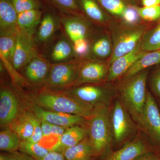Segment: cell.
<instances>
[{
	"instance_id": "1",
	"label": "cell",
	"mask_w": 160,
	"mask_h": 160,
	"mask_svg": "<svg viewBox=\"0 0 160 160\" xmlns=\"http://www.w3.org/2000/svg\"><path fill=\"white\" fill-rule=\"evenodd\" d=\"M33 105L46 110L76 115L89 119L93 114L94 106L83 102L61 90L42 88L29 94Z\"/></svg>"
},
{
	"instance_id": "2",
	"label": "cell",
	"mask_w": 160,
	"mask_h": 160,
	"mask_svg": "<svg viewBox=\"0 0 160 160\" xmlns=\"http://www.w3.org/2000/svg\"><path fill=\"white\" fill-rule=\"evenodd\" d=\"M148 73L146 69L129 78L122 80L117 91L120 101L140 129L142 126L147 97Z\"/></svg>"
},
{
	"instance_id": "3",
	"label": "cell",
	"mask_w": 160,
	"mask_h": 160,
	"mask_svg": "<svg viewBox=\"0 0 160 160\" xmlns=\"http://www.w3.org/2000/svg\"><path fill=\"white\" fill-rule=\"evenodd\" d=\"M86 127L97 155L105 152L113 138L109 106L103 103L95 105L93 114L87 120Z\"/></svg>"
},
{
	"instance_id": "4",
	"label": "cell",
	"mask_w": 160,
	"mask_h": 160,
	"mask_svg": "<svg viewBox=\"0 0 160 160\" xmlns=\"http://www.w3.org/2000/svg\"><path fill=\"white\" fill-rule=\"evenodd\" d=\"M83 59L51 64L48 77L42 88L62 90L71 87L78 76Z\"/></svg>"
},
{
	"instance_id": "5",
	"label": "cell",
	"mask_w": 160,
	"mask_h": 160,
	"mask_svg": "<svg viewBox=\"0 0 160 160\" xmlns=\"http://www.w3.org/2000/svg\"><path fill=\"white\" fill-rule=\"evenodd\" d=\"M61 90L94 106L98 103H103L109 107L117 95V91L112 87L102 83L86 84Z\"/></svg>"
},
{
	"instance_id": "6",
	"label": "cell",
	"mask_w": 160,
	"mask_h": 160,
	"mask_svg": "<svg viewBox=\"0 0 160 160\" xmlns=\"http://www.w3.org/2000/svg\"><path fill=\"white\" fill-rule=\"evenodd\" d=\"M146 32L143 26H130L124 27L116 32L113 36L112 52L108 63L132 51L142 41Z\"/></svg>"
},
{
	"instance_id": "7",
	"label": "cell",
	"mask_w": 160,
	"mask_h": 160,
	"mask_svg": "<svg viewBox=\"0 0 160 160\" xmlns=\"http://www.w3.org/2000/svg\"><path fill=\"white\" fill-rule=\"evenodd\" d=\"M112 136L116 142L121 143L134 133V121L120 100L116 101L110 111Z\"/></svg>"
},
{
	"instance_id": "8",
	"label": "cell",
	"mask_w": 160,
	"mask_h": 160,
	"mask_svg": "<svg viewBox=\"0 0 160 160\" xmlns=\"http://www.w3.org/2000/svg\"><path fill=\"white\" fill-rule=\"evenodd\" d=\"M109 68L108 62L84 59L78 76L72 87L86 84H102L107 79Z\"/></svg>"
},
{
	"instance_id": "9",
	"label": "cell",
	"mask_w": 160,
	"mask_h": 160,
	"mask_svg": "<svg viewBox=\"0 0 160 160\" xmlns=\"http://www.w3.org/2000/svg\"><path fill=\"white\" fill-rule=\"evenodd\" d=\"M33 38L18 29L12 64L17 71L22 70L38 53Z\"/></svg>"
},
{
	"instance_id": "10",
	"label": "cell",
	"mask_w": 160,
	"mask_h": 160,
	"mask_svg": "<svg viewBox=\"0 0 160 160\" xmlns=\"http://www.w3.org/2000/svg\"><path fill=\"white\" fill-rule=\"evenodd\" d=\"M141 129L160 146V112L154 98L148 92Z\"/></svg>"
},
{
	"instance_id": "11",
	"label": "cell",
	"mask_w": 160,
	"mask_h": 160,
	"mask_svg": "<svg viewBox=\"0 0 160 160\" xmlns=\"http://www.w3.org/2000/svg\"><path fill=\"white\" fill-rule=\"evenodd\" d=\"M31 110L32 112L40 120L46 121L52 125L66 129L76 125L86 126L87 120L76 115L46 110L33 104L31 106Z\"/></svg>"
},
{
	"instance_id": "12",
	"label": "cell",
	"mask_w": 160,
	"mask_h": 160,
	"mask_svg": "<svg viewBox=\"0 0 160 160\" xmlns=\"http://www.w3.org/2000/svg\"><path fill=\"white\" fill-rule=\"evenodd\" d=\"M51 64L38 53L22 69L24 78L29 84L42 87L49 76Z\"/></svg>"
},
{
	"instance_id": "13",
	"label": "cell",
	"mask_w": 160,
	"mask_h": 160,
	"mask_svg": "<svg viewBox=\"0 0 160 160\" xmlns=\"http://www.w3.org/2000/svg\"><path fill=\"white\" fill-rule=\"evenodd\" d=\"M66 37L72 44L80 40L88 39L91 35V27L83 17L67 15L60 20Z\"/></svg>"
},
{
	"instance_id": "14",
	"label": "cell",
	"mask_w": 160,
	"mask_h": 160,
	"mask_svg": "<svg viewBox=\"0 0 160 160\" xmlns=\"http://www.w3.org/2000/svg\"><path fill=\"white\" fill-rule=\"evenodd\" d=\"M141 41L132 51L118 58L109 65L107 82H114L122 77L132 65L147 52L142 50Z\"/></svg>"
},
{
	"instance_id": "15",
	"label": "cell",
	"mask_w": 160,
	"mask_h": 160,
	"mask_svg": "<svg viewBox=\"0 0 160 160\" xmlns=\"http://www.w3.org/2000/svg\"><path fill=\"white\" fill-rule=\"evenodd\" d=\"M19 114L18 102L10 88L1 86L0 91V125L1 128L9 126Z\"/></svg>"
},
{
	"instance_id": "16",
	"label": "cell",
	"mask_w": 160,
	"mask_h": 160,
	"mask_svg": "<svg viewBox=\"0 0 160 160\" xmlns=\"http://www.w3.org/2000/svg\"><path fill=\"white\" fill-rule=\"evenodd\" d=\"M46 58L51 64L66 62L78 58L72 44L66 36L60 38L52 44Z\"/></svg>"
},
{
	"instance_id": "17",
	"label": "cell",
	"mask_w": 160,
	"mask_h": 160,
	"mask_svg": "<svg viewBox=\"0 0 160 160\" xmlns=\"http://www.w3.org/2000/svg\"><path fill=\"white\" fill-rule=\"evenodd\" d=\"M58 21L51 14L45 15L42 18L33 38L37 48L48 46L61 26Z\"/></svg>"
},
{
	"instance_id": "18",
	"label": "cell",
	"mask_w": 160,
	"mask_h": 160,
	"mask_svg": "<svg viewBox=\"0 0 160 160\" xmlns=\"http://www.w3.org/2000/svg\"><path fill=\"white\" fill-rule=\"evenodd\" d=\"M151 152V149L142 138L136 139L117 151L106 156L104 160H133L138 157Z\"/></svg>"
},
{
	"instance_id": "19",
	"label": "cell",
	"mask_w": 160,
	"mask_h": 160,
	"mask_svg": "<svg viewBox=\"0 0 160 160\" xmlns=\"http://www.w3.org/2000/svg\"><path fill=\"white\" fill-rule=\"evenodd\" d=\"M88 136L86 126L76 125L67 128L59 138L57 142L51 150L63 153L65 149L77 145Z\"/></svg>"
},
{
	"instance_id": "20",
	"label": "cell",
	"mask_w": 160,
	"mask_h": 160,
	"mask_svg": "<svg viewBox=\"0 0 160 160\" xmlns=\"http://www.w3.org/2000/svg\"><path fill=\"white\" fill-rule=\"evenodd\" d=\"M18 16L11 0H0V34L17 32Z\"/></svg>"
},
{
	"instance_id": "21",
	"label": "cell",
	"mask_w": 160,
	"mask_h": 160,
	"mask_svg": "<svg viewBox=\"0 0 160 160\" xmlns=\"http://www.w3.org/2000/svg\"><path fill=\"white\" fill-rule=\"evenodd\" d=\"M42 11L39 9L28 10L18 13V28L34 38L42 19Z\"/></svg>"
},
{
	"instance_id": "22",
	"label": "cell",
	"mask_w": 160,
	"mask_h": 160,
	"mask_svg": "<svg viewBox=\"0 0 160 160\" xmlns=\"http://www.w3.org/2000/svg\"><path fill=\"white\" fill-rule=\"evenodd\" d=\"M66 160H92L97 155L89 136L63 152Z\"/></svg>"
},
{
	"instance_id": "23",
	"label": "cell",
	"mask_w": 160,
	"mask_h": 160,
	"mask_svg": "<svg viewBox=\"0 0 160 160\" xmlns=\"http://www.w3.org/2000/svg\"><path fill=\"white\" fill-rule=\"evenodd\" d=\"M21 142L28 141L33 132V126L29 119L28 112L19 113L9 125Z\"/></svg>"
},
{
	"instance_id": "24",
	"label": "cell",
	"mask_w": 160,
	"mask_h": 160,
	"mask_svg": "<svg viewBox=\"0 0 160 160\" xmlns=\"http://www.w3.org/2000/svg\"><path fill=\"white\" fill-rule=\"evenodd\" d=\"M160 63V49L154 51L147 52L139 59L126 72L122 80L126 79L133 76L146 68Z\"/></svg>"
},
{
	"instance_id": "25",
	"label": "cell",
	"mask_w": 160,
	"mask_h": 160,
	"mask_svg": "<svg viewBox=\"0 0 160 160\" xmlns=\"http://www.w3.org/2000/svg\"><path fill=\"white\" fill-rule=\"evenodd\" d=\"M112 46L109 38L101 37L90 42V49L86 59L97 60L104 59L111 56Z\"/></svg>"
},
{
	"instance_id": "26",
	"label": "cell",
	"mask_w": 160,
	"mask_h": 160,
	"mask_svg": "<svg viewBox=\"0 0 160 160\" xmlns=\"http://www.w3.org/2000/svg\"><path fill=\"white\" fill-rule=\"evenodd\" d=\"M84 13L92 21L103 24L109 21V18L96 0H78Z\"/></svg>"
},
{
	"instance_id": "27",
	"label": "cell",
	"mask_w": 160,
	"mask_h": 160,
	"mask_svg": "<svg viewBox=\"0 0 160 160\" xmlns=\"http://www.w3.org/2000/svg\"><path fill=\"white\" fill-rule=\"evenodd\" d=\"M18 32V31H17ZM17 33L0 34V55L1 62L12 64L16 42Z\"/></svg>"
},
{
	"instance_id": "28",
	"label": "cell",
	"mask_w": 160,
	"mask_h": 160,
	"mask_svg": "<svg viewBox=\"0 0 160 160\" xmlns=\"http://www.w3.org/2000/svg\"><path fill=\"white\" fill-rule=\"evenodd\" d=\"M0 132V149L8 152L17 151L21 141L9 126L5 127Z\"/></svg>"
},
{
	"instance_id": "29",
	"label": "cell",
	"mask_w": 160,
	"mask_h": 160,
	"mask_svg": "<svg viewBox=\"0 0 160 160\" xmlns=\"http://www.w3.org/2000/svg\"><path fill=\"white\" fill-rule=\"evenodd\" d=\"M160 46V23L151 31L145 32L141 41V48L149 52L158 50Z\"/></svg>"
},
{
	"instance_id": "30",
	"label": "cell",
	"mask_w": 160,
	"mask_h": 160,
	"mask_svg": "<svg viewBox=\"0 0 160 160\" xmlns=\"http://www.w3.org/2000/svg\"><path fill=\"white\" fill-rule=\"evenodd\" d=\"M19 150L35 160L43 158L51 151L39 143H32L28 141L21 142Z\"/></svg>"
},
{
	"instance_id": "31",
	"label": "cell",
	"mask_w": 160,
	"mask_h": 160,
	"mask_svg": "<svg viewBox=\"0 0 160 160\" xmlns=\"http://www.w3.org/2000/svg\"><path fill=\"white\" fill-rule=\"evenodd\" d=\"M106 11L113 15L122 16L127 8L122 0H96Z\"/></svg>"
},
{
	"instance_id": "32",
	"label": "cell",
	"mask_w": 160,
	"mask_h": 160,
	"mask_svg": "<svg viewBox=\"0 0 160 160\" xmlns=\"http://www.w3.org/2000/svg\"><path fill=\"white\" fill-rule=\"evenodd\" d=\"M59 9L69 15L83 17L76 0H51Z\"/></svg>"
},
{
	"instance_id": "33",
	"label": "cell",
	"mask_w": 160,
	"mask_h": 160,
	"mask_svg": "<svg viewBox=\"0 0 160 160\" xmlns=\"http://www.w3.org/2000/svg\"><path fill=\"white\" fill-rule=\"evenodd\" d=\"M140 17L147 22H152L160 18V5L137 8Z\"/></svg>"
},
{
	"instance_id": "34",
	"label": "cell",
	"mask_w": 160,
	"mask_h": 160,
	"mask_svg": "<svg viewBox=\"0 0 160 160\" xmlns=\"http://www.w3.org/2000/svg\"><path fill=\"white\" fill-rule=\"evenodd\" d=\"M28 113L29 119L33 126V133L28 141L32 143H39L43 138L41 121L32 112H28Z\"/></svg>"
},
{
	"instance_id": "35",
	"label": "cell",
	"mask_w": 160,
	"mask_h": 160,
	"mask_svg": "<svg viewBox=\"0 0 160 160\" xmlns=\"http://www.w3.org/2000/svg\"><path fill=\"white\" fill-rule=\"evenodd\" d=\"M11 2L18 13L39 8L38 0H11Z\"/></svg>"
},
{
	"instance_id": "36",
	"label": "cell",
	"mask_w": 160,
	"mask_h": 160,
	"mask_svg": "<svg viewBox=\"0 0 160 160\" xmlns=\"http://www.w3.org/2000/svg\"><path fill=\"white\" fill-rule=\"evenodd\" d=\"M139 17L137 9L133 7H127L122 17L127 24L134 25L138 22Z\"/></svg>"
},
{
	"instance_id": "37",
	"label": "cell",
	"mask_w": 160,
	"mask_h": 160,
	"mask_svg": "<svg viewBox=\"0 0 160 160\" xmlns=\"http://www.w3.org/2000/svg\"><path fill=\"white\" fill-rule=\"evenodd\" d=\"M0 160H36L33 158L22 152L16 151L7 153H1Z\"/></svg>"
},
{
	"instance_id": "38",
	"label": "cell",
	"mask_w": 160,
	"mask_h": 160,
	"mask_svg": "<svg viewBox=\"0 0 160 160\" xmlns=\"http://www.w3.org/2000/svg\"><path fill=\"white\" fill-rule=\"evenodd\" d=\"M151 86L154 93L160 97V68L152 75L151 79Z\"/></svg>"
},
{
	"instance_id": "39",
	"label": "cell",
	"mask_w": 160,
	"mask_h": 160,
	"mask_svg": "<svg viewBox=\"0 0 160 160\" xmlns=\"http://www.w3.org/2000/svg\"><path fill=\"white\" fill-rule=\"evenodd\" d=\"M36 160H66L64 154L58 151L51 150L49 153L41 158Z\"/></svg>"
},
{
	"instance_id": "40",
	"label": "cell",
	"mask_w": 160,
	"mask_h": 160,
	"mask_svg": "<svg viewBox=\"0 0 160 160\" xmlns=\"http://www.w3.org/2000/svg\"><path fill=\"white\" fill-rule=\"evenodd\" d=\"M41 128L43 137L50 135L51 134L52 124L45 121L41 120Z\"/></svg>"
},
{
	"instance_id": "41",
	"label": "cell",
	"mask_w": 160,
	"mask_h": 160,
	"mask_svg": "<svg viewBox=\"0 0 160 160\" xmlns=\"http://www.w3.org/2000/svg\"><path fill=\"white\" fill-rule=\"evenodd\" d=\"M66 128L62 127V126H57V125H52V132L51 135L56 136L58 137H60L66 131Z\"/></svg>"
},
{
	"instance_id": "42",
	"label": "cell",
	"mask_w": 160,
	"mask_h": 160,
	"mask_svg": "<svg viewBox=\"0 0 160 160\" xmlns=\"http://www.w3.org/2000/svg\"><path fill=\"white\" fill-rule=\"evenodd\" d=\"M133 160H160V158L149 152L142 155Z\"/></svg>"
},
{
	"instance_id": "43",
	"label": "cell",
	"mask_w": 160,
	"mask_h": 160,
	"mask_svg": "<svg viewBox=\"0 0 160 160\" xmlns=\"http://www.w3.org/2000/svg\"><path fill=\"white\" fill-rule=\"evenodd\" d=\"M143 7H151L160 5V0H142Z\"/></svg>"
},
{
	"instance_id": "44",
	"label": "cell",
	"mask_w": 160,
	"mask_h": 160,
	"mask_svg": "<svg viewBox=\"0 0 160 160\" xmlns=\"http://www.w3.org/2000/svg\"><path fill=\"white\" fill-rule=\"evenodd\" d=\"M160 49V47H159V49Z\"/></svg>"
}]
</instances>
